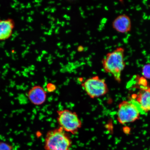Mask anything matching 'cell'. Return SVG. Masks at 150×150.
<instances>
[{"mask_svg": "<svg viewBox=\"0 0 150 150\" xmlns=\"http://www.w3.org/2000/svg\"><path fill=\"white\" fill-rule=\"evenodd\" d=\"M142 74L144 78L150 79V63L145 64L142 67Z\"/></svg>", "mask_w": 150, "mask_h": 150, "instance_id": "10", "label": "cell"}, {"mask_svg": "<svg viewBox=\"0 0 150 150\" xmlns=\"http://www.w3.org/2000/svg\"><path fill=\"white\" fill-rule=\"evenodd\" d=\"M83 47L82 46H80L78 47V51L79 52H82L83 51Z\"/></svg>", "mask_w": 150, "mask_h": 150, "instance_id": "13", "label": "cell"}, {"mask_svg": "<svg viewBox=\"0 0 150 150\" xmlns=\"http://www.w3.org/2000/svg\"><path fill=\"white\" fill-rule=\"evenodd\" d=\"M57 112L59 127L66 132L76 134L82 127V122L76 112L67 109L58 110Z\"/></svg>", "mask_w": 150, "mask_h": 150, "instance_id": "3", "label": "cell"}, {"mask_svg": "<svg viewBox=\"0 0 150 150\" xmlns=\"http://www.w3.org/2000/svg\"><path fill=\"white\" fill-rule=\"evenodd\" d=\"M141 87L140 91L134 95L131 100L140 110L141 113L150 111V87Z\"/></svg>", "mask_w": 150, "mask_h": 150, "instance_id": "6", "label": "cell"}, {"mask_svg": "<svg viewBox=\"0 0 150 150\" xmlns=\"http://www.w3.org/2000/svg\"><path fill=\"white\" fill-rule=\"evenodd\" d=\"M124 53L123 48L118 47L107 54L102 61L105 72L112 74L118 82L121 81L122 72L126 65L124 61Z\"/></svg>", "mask_w": 150, "mask_h": 150, "instance_id": "1", "label": "cell"}, {"mask_svg": "<svg viewBox=\"0 0 150 150\" xmlns=\"http://www.w3.org/2000/svg\"><path fill=\"white\" fill-rule=\"evenodd\" d=\"M28 97L32 104L35 105H40L46 102L47 93L40 86H33L28 93Z\"/></svg>", "mask_w": 150, "mask_h": 150, "instance_id": "7", "label": "cell"}, {"mask_svg": "<svg viewBox=\"0 0 150 150\" xmlns=\"http://www.w3.org/2000/svg\"><path fill=\"white\" fill-rule=\"evenodd\" d=\"M141 114L137 106L131 100L123 101L118 106L117 120L122 125L133 122L139 119Z\"/></svg>", "mask_w": 150, "mask_h": 150, "instance_id": "5", "label": "cell"}, {"mask_svg": "<svg viewBox=\"0 0 150 150\" xmlns=\"http://www.w3.org/2000/svg\"><path fill=\"white\" fill-rule=\"evenodd\" d=\"M112 27L118 33H129L131 29V19L126 14L120 15L112 22Z\"/></svg>", "mask_w": 150, "mask_h": 150, "instance_id": "8", "label": "cell"}, {"mask_svg": "<svg viewBox=\"0 0 150 150\" xmlns=\"http://www.w3.org/2000/svg\"><path fill=\"white\" fill-rule=\"evenodd\" d=\"M12 147L8 144L0 142V150H12Z\"/></svg>", "mask_w": 150, "mask_h": 150, "instance_id": "11", "label": "cell"}, {"mask_svg": "<svg viewBox=\"0 0 150 150\" xmlns=\"http://www.w3.org/2000/svg\"><path fill=\"white\" fill-rule=\"evenodd\" d=\"M81 86L87 95L92 99L104 96L108 91L105 80L98 76L88 79L82 83Z\"/></svg>", "mask_w": 150, "mask_h": 150, "instance_id": "4", "label": "cell"}, {"mask_svg": "<svg viewBox=\"0 0 150 150\" xmlns=\"http://www.w3.org/2000/svg\"><path fill=\"white\" fill-rule=\"evenodd\" d=\"M47 89L50 92H52L56 89V86L52 83H48L47 86Z\"/></svg>", "mask_w": 150, "mask_h": 150, "instance_id": "12", "label": "cell"}, {"mask_svg": "<svg viewBox=\"0 0 150 150\" xmlns=\"http://www.w3.org/2000/svg\"><path fill=\"white\" fill-rule=\"evenodd\" d=\"M14 26V21L11 19H0V40H7L11 37Z\"/></svg>", "mask_w": 150, "mask_h": 150, "instance_id": "9", "label": "cell"}, {"mask_svg": "<svg viewBox=\"0 0 150 150\" xmlns=\"http://www.w3.org/2000/svg\"><path fill=\"white\" fill-rule=\"evenodd\" d=\"M72 142L61 127L48 131L45 138V150H71Z\"/></svg>", "mask_w": 150, "mask_h": 150, "instance_id": "2", "label": "cell"}]
</instances>
